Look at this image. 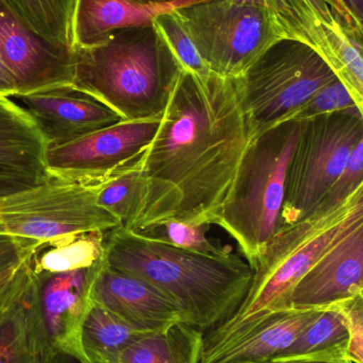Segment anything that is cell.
Returning a JSON list of instances; mask_svg holds the SVG:
<instances>
[{
    "mask_svg": "<svg viewBox=\"0 0 363 363\" xmlns=\"http://www.w3.org/2000/svg\"><path fill=\"white\" fill-rule=\"evenodd\" d=\"M258 133L243 104L240 78L183 70L143 157L144 200L131 230L170 220L217 224Z\"/></svg>",
    "mask_w": 363,
    "mask_h": 363,
    "instance_id": "1",
    "label": "cell"
},
{
    "mask_svg": "<svg viewBox=\"0 0 363 363\" xmlns=\"http://www.w3.org/2000/svg\"><path fill=\"white\" fill-rule=\"evenodd\" d=\"M104 262L157 288L180 308L183 323L202 332L238 311L254 275L249 262L232 253H198L121 228L106 233Z\"/></svg>",
    "mask_w": 363,
    "mask_h": 363,
    "instance_id": "2",
    "label": "cell"
},
{
    "mask_svg": "<svg viewBox=\"0 0 363 363\" xmlns=\"http://www.w3.org/2000/svg\"><path fill=\"white\" fill-rule=\"evenodd\" d=\"M72 52V86L127 121L162 119L183 72L153 23L117 30Z\"/></svg>",
    "mask_w": 363,
    "mask_h": 363,
    "instance_id": "3",
    "label": "cell"
},
{
    "mask_svg": "<svg viewBox=\"0 0 363 363\" xmlns=\"http://www.w3.org/2000/svg\"><path fill=\"white\" fill-rule=\"evenodd\" d=\"M363 222V186L335 208L318 209L278 230L254 264L253 281L238 311L204 336V350L217 347L249 324L285 311L290 292L339 239Z\"/></svg>",
    "mask_w": 363,
    "mask_h": 363,
    "instance_id": "4",
    "label": "cell"
},
{
    "mask_svg": "<svg viewBox=\"0 0 363 363\" xmlns=\"http://www.w3.org/2000/svg\"><path fill=\"white\" fill-rule=\"evenodd\" d=\"M300 119L259 132L245 152L217 225L238 242L253 268L279 228L286 176L300 138Z\"/></svg>",
    "mask_w": 363,
    "mask_h": 363,
    "instance_id": "5",
    "label": "cell"
},
{
    "mask_svg": "<svg viewBox=\"0 0 363 363\" xmlns=\"http://www.w3.org/2000/svg\"><path fill=\"white\" fill-rule=\"evenodd\" d=\"M362 140L363 112L358 108L302 119L300 138L286 176L278 230L313 213Z\"/></svg>",
    "mask_w": 363,
    "mask_h": 363,
    "instance_id": "6",
    "label": "cell"
},
{
    "mask_svg": "<svg viewBox=\"0 0 363 363\" xmlns=\"http://www.w3.org/2000/svg\"><path fill=\"white\" fill-rule=\"evenodd\" d=\"M98 184L49 178L0 196V235L40 245L75 235L109 232L119 220L96 203Z\"/></svg>",
    "mask_w": 363,
    "mask_h": 363,
    "instance_id": "7",
    "label": "cell"
},
{
    "mask_svg": "<svg viewBox=\"0 0 363 363\" xmlns=\"http://www.w3.org/2000/svg\"><path fill=\"white\" fill-rule=\"evenodd\" d=\"M323 57L293 40L271 46L240 77L243 104L257 132L294 115L322 89L336 80Z\"/></svg>",
    "mask_w": 363,
    "mask_h": 363,
    "instance_id": "8",
    "label": "cell"
},
{
    "mask_svg": "<svg viewBox=\"0 0 363 363\" xmlns=\"http://www.w3.org/2000/svg\"><path fill=\"white\" fill-rule=\"evenodd\" d=\"M212 74L240 78L281 40L264 6L208 0L175 10Z\"/></svg>",
    "mask_w": 363,
    "mask_h": 363,
    "instance_id": "9",
    "label": "cell"
},
{
    "mask_svg": "<svg viewBox=\"0 0 363 363\" xmlns=\"http://www.w3.org/2000/svg\"><path fill=\"white\" fill-rule=\"evenodd\" d=\"M281 40L311 47L363 111V34L347 25L330 0H264Z\"/></svg>",
    "mask_w": 363,
    "mask_h": 363,
    "instance_id": "10",
    "label": "cell"
},
{
    "mask_svg": "<svg viewBox=\"0 0 363 363\" xmlns=\"http://www.w3.org/2000/svg\"><path fill=\"white\" fill-rule=\"evenodd\" d=\"M161 119L127 121L72 142L47 148L45 165L51 178L100 184L142 164Z\"/></svg>",
    "mask_w": 363,
    "mask_h": 363,
    "instance_id": "11",
    "label": "cell"
},
{
    "mask_svg": "<svg viewBox=\"0 0 363 363\" xmlns=\"http://www.w3.org/2000/svg\"><path fill=\"white\" fill-rule=\"evenodd\" d=\"M0 53L12 77L14 96L72 85L74 52L34 33L1 0Z\"/></svg>",
    "mask_w": 363,
    "mask_h": 363,
    "instance_id": "12",
    "label": "cell"
},
{
    "mask_svg": "<svg viewBox=\"0 0 363 363\" xmlns=\"http://www.w3.org/2000/svg\"><path fill=\"white\" fill-rule=\"evenodd\" d=\"M10 98L31 117L47 148L124 121L106 104L72 85Z\"/></svg>",
    "mask_w": 363,
    "mask_h": 363,
    "instance_id": "13",
    "label": "cell"
},
{
    "mask_svg": "<svg viewBox=\"0 0 363 363\" xmlns=\"http://www.w3.org/2000/svg\"><path fill=\"white\" fill-rule=\"evenodd\" d=\"M363 294V222L330 247L294 286L285 309L327 308Z\"/></svg>",
    "mask_w": 363,
    "mask_h": 363,
    "instance_id": "14",
    "label": "cell"
},
{
    "mask_svg": "<svg viewBox=\"0 0 363 363\" xmlns=\"http://www.w3.org/2000/svg\"><path fill=\"white\" fill-rule=\"evenodd\" d=\"M89 298L141 334L162 332L183 322L174 301L151 284L110 268L104 259L92 279Z\"/></svg>",
    "mask_w": 363,
    "mask_h": 363,
    "instance_id": "15",
    "label": "cell"
},
{
    "mask_svg": "<svg viewBox=\"0 0 363 363\" xmlns=\"http://www.w3.org/2000/svg\"><path fill=\"white\" fill-rule=\"evenodd\" d=\"M324 308L273 311L202 351L200 363H262L274 359Z\"/></svg>",
    "mask_w": 363,
    "mask_h": 363,
    "instance_id": "16",
    "label": "cell"
},
{
    "mask_svg": "<svg viewBox=\"0 0 363 363\" xmlns=\"http://www.w3.org/2000/svg\"><path fill=\"white\" fill-rule=\"evenodd\" d=\"M46 150L31 117L10 97L0 96V176L34 184L48 180Z\"/></svg>",
    "mask_w": 363,
    "mask_h": 363,
    "instance_id": "17",
    "label": "cell"
},
{
    "mask_svg": "<svg viewBox=\"0 0 363 363\" xmlns=\"http://www.w3.org/2000/svg\"><path fill=\"white\" fill-rule=\"evenodd\" d=\"M177 10L173 6L146 4L136 0H76L72 15V50L89 46L125 28L153 23L162 13Z\"/></svg>",
    "mask_w": 363,
    "mask_h": 363,
    "instance_id": "18",
    "label": "cell"
},
{
    "mask_svg": "<svg viewBox=\"0 0 363 363\" xmlns=\"http://www.w3.org/2000/svg\"><path fill=\"white\" fill-rule=\"evenodd\" d=\"M102 262L87 268L64 272L32 271L40 292L45 325L50 338L61 342L70 322L79 321V318L85 317L90 306L92 279Z\"/></svg>",
    "mask_w": 363,
    "mask_h": 363,
    "instance_id": "19",
    "label": "cell"
},
{
    "mask_svg": "<svg viewBox=\"0 0 363 363\" xmlns=\"http://www.w3.org/2000/svg\"><path fill=\"white\" fill-rule=\"evenodd\" d=\"M202 349L204 332L178 322L162 332L143 335L114 363H200Z\"/></svg>",
    "mask_w": 363,
    "mask_h": 363,
    "instance_id": "20",
    "label": "cell"
},
{
    "mask_svg": "<svg viewBox=\"0 0 363 363\" xmlns=\"http://www.w3.org/2000/svg\"><path fill=\"white\" fill-rule=\"evenodd\" d=\"M349 332L338 304L327 307L272 362L347 357ZM350 359V358H349Z\"/></svg>",
    "mask_w": 363,
    "mask_h": 363,
    "instance_id": "21",
    "label": "cell"
},
{
    "mask_svg": "<svg viewBox=\"0 0 363 363\" xmlns=\"http://www.w3.org/2000/svg\"><path fill=\"white\" fill-rule=\"evenodd\" d=\"M34 33L72 51V15L76 0H1Z\"/></svg>",
    "mask_w": 363,
    "mask_h": 363,
    "instance_id": "22",
    "label": "cell"
},
{
    "mask_svg": "<svg viewBox=\"0 0 363 363\" xmlns=\"http://www.w3.org/2000/svg\"><path fill=\"white\" fill-rule=\"evenodd\" d=\"M106 233H85L38 245L30 259L32 271L64 272L94 266L104 258Z\"/></svg>",
    "mask_w": 363,
    "mask_h": 363,
    "instance_id": "23",
    "label": "cell"
},
{
    "mask_svg": "<svg viewBox=\"0 0 363 363\" xmlns=\"http://www.w3.org/2000/svg\"><path fill=\"white\" fill-rule=\"evenodd\" d=\"M142 164L98 184L96 203L117 218L121 228L131 230L142 209L145 180Z\"/></svg>",
    "mask_w": 363,
    "mask_h": 363,
    "instance_id": "24",
    "label": "cell"
},
{
    "mask_svg": "<svg viewBox=\"0 0 363 363\" xmlns=\"http://www.w3.org/2000/svg\"><path fill=\"white\" fill-rule=\"evenodd\" d=\"M83 318L81 336L108 363H114L128 345L145 335L136 332L114 313L91 302Z\"/></svg>",
    "mask_w": 363,
    "mask_h": 363,
    "instance_id": "25",
    "label": "cell"
},
{
    "mask_svg": "<svg viewBox=\"0 0 363 363\" xmlns=\"http://www.w3.org/2000/svg\"><path fill=\"white\" fill-rule=\"evenodd\" d=\"M209 226H210L209 224L193 225V224L170 220V221L148 226L143 230H134V232L146 238L161 241L174 247L198 252V253L217 256L230 254V251L225 247H220L217 243H213L210 239L207 238L206 232Z\"/></svg>",
    "mask_w": 363,
    "mask_h": 363,
    "instance_id": "26",
    "label": "cell"
},
{
    "mask_svg": "<svg viewBox=\"0 0 363 363\" xmlns=\"http://www.w3.org/2000/svg\"><path fill=\"white\" fill-rule=\"evenodd\" d=\"M153 25L170 47L183 70L193 72L200 77H207L211 74L206 64L200 59L191 38L177 17L175 10L157 15L153 18Z\"/></svg>",
    "mask_w": 363,
    "mask_h": 363,
    "instance_id": "27",
    "label": "cell"
},
{
    "mask_svg": "<svg viewBox=\"0 0 363 363\" xmlns=\"http://www.w3.org/2000/svg\"><path fill=\"white\" fill-rule=\"evenodd\" d=\"M358 108L355 100L352 97L347 87L339 79L326 85L321 91H318L292 119H306L326 113L336 111L353 110ZM362 111V110H360ZM363 112V111H362Z\"/></svg>",
    "mask_w": 363,
    "mask_h": 363,
    "instance_id": "28",
    "label": "cell"
},
{
    "mask_svg": "<svg viewBox=\"0 0 363 363\" xmlns=\"http://www.w3.org/2000/svg\"><path fill=\"white\" fill-rule=\"evenodd\" d=\"M362 186H363V140L358 143L347 162V167L315 211L318 209L327 211V209L335 208L345 202Z\"/></svg>",
    "mask_w": 363,
    "mask_h": 363,
    "instance_id": "29",
    "label": "cell"
},
{
    "mask_svg": "<svg viewBox=\"0 0 363 363\" xmlns=\"http://www.w3.org/2000/svg\"><path fill=\"white\" fill-rule=\"evenodd\" d=\"M34 289L36 283L27 298L19 304L14 313L4 323L0 324V363H18L23 339L21 318L25 309L23 305L29 300Z\"/></svg>",
    "mask_w": 363,
    "mask_h": 363,
    "instance_id": "30",
    "label": "cell"
},
{
    "mask_svg": "<svg viewBox=\"0 0 363 363\" xmlns=\"http://www.w3.org/2000/svg\"><path fill=\"white\" fill-rule=\"evenodd\" d=\"M349 332L347 356L354 363H363V294L338 303Z\"/></svg>",
    "mask_w": 363,
    "mask_h": 363,
    "instance_id": "31",
    "label": "cell"
},
{
    "mask_svg": "<svg viewBox=\"0 0 363 363\" xmlns=\"http://www.w3.org/2000/svg\"><path fill=\"white\" fill-rule=\"evenodd\" d=\"M38 245L36 241L0 235V273L27 259Z\"/></svg>",
    "mask_w": 363,
    "mask_h": 363,
    "instance_id": "32",
    "label": "cell"
},
{
    "mask_svg": "<svg viewBox=\"0 0 363 363\" xmlns=\"http://www.w3.org/2000/svg\"><path fill=\"white\" fill-rule=\"evenodd\" d=\"M350 27L363 34V0H330Z\"/></svg>",
    "mask_w": 363,
    "mask_h": 363,
    "instance_id": "33",
    "label": "cell"
},
{
    "mask_svg": "<svg viewBox=\"0 0 363 363\" xmlns=\"http://www.w3.org/2000/svg\"><path fill=\"white\" fill-rule=\"evenodd\" d=\"M36 185L32 182L13 177L0 176V196Z\"/></svg>",
    "mask_w": 363,
    "mask_h": 363,
    "instance_id": "34",
    "label": "cell"
},
{
    "mask_svg": "<svg viewBox=\"0 0 363 363\" xmlns=\"http://www.w3.org/2000/svg\"><path fill=\"white\" fill-rule=\"evenodd\" d=\"M15 95L14 83H13L12 77L2 60L1 53H0V96L4 97H11Z\"/></svg>",
    "mask_w": 363,
    "mask_h": 363,
    "instance_id": "35",
    "label": "cell"
},
{
    "mask_svg": "<svg viewBox=\"0 0 363 363\" xmlns=\"http://www.w3.org/2000/svg\"><path fill=\"white\" fill-rule=\"evenodd\" d=\"M136 1L146 4H164V6H173L176 9H180L191 4L208 1V0H136Z\"/></svg>",
    "mask_w": 363,
    "mask_h": 363,
    "instance_id": "36",
    "label": "cell"
},
{
    "mask_svg": "<svg viewBox=\"0 0 363 363\" xmlns=\"http://www.w3.org/2000/svg\"><path fill=\"white\" fill-rule=\"evenodd\" d=\"M27 259H25L23 262H21V264H16V266L12 267V268H9L8 270L0 273V290L4 289L6 285H9V284H10L11 281H12L13 279L18 275V273L21 272V268H23V262Z\"/></svg>",
    "mask_w": 363,
    "mask_h": 363,
    "instance_id": "37",
    "label": "cell"
},
{
    "mask_svg": "<svg viewBox=\"0 0 363 363\" xmlns=\"http://www.w3.org/2000/svg\"><path fill=\"white\" fill-rule=\"evenodd\" d=\"M286 363H354L347 357L318 358V359H298Z\"/></svg>",
    "mask_w": 363,
    "mask_h": 363,
    "instance_id": "38",
    "label": "cell"
},
{
    "mask_svg": "<svg viewBox=\"0 0 363 363\" xmlns=\"http://www.w3.org/2000/svg\"><path fill=\"white\" fill-rule=\"evenodd\" d=\"M234 1L240 2V4H257V6H264V0H234Z\"/></svg>",
    "mask_w": 363,
    "mask_h": 363,
    "instance_id": "39",
    "label": "cell"
},
{
    "mask_svg": "<svg viewBox=\"0 0 363 363\" xmlns=\"http://www.w3.org/2000/svg\"><path fill=\"white\" fill-rule=\"evenodd\" d=\"M262 363H279V362H272V360H271V362H262Z\"/></svg>",
    "mask_w": 363,
    "mask_h": 363,
    "instance_id": "40",
    "label": "cell"
}]
</instances>
